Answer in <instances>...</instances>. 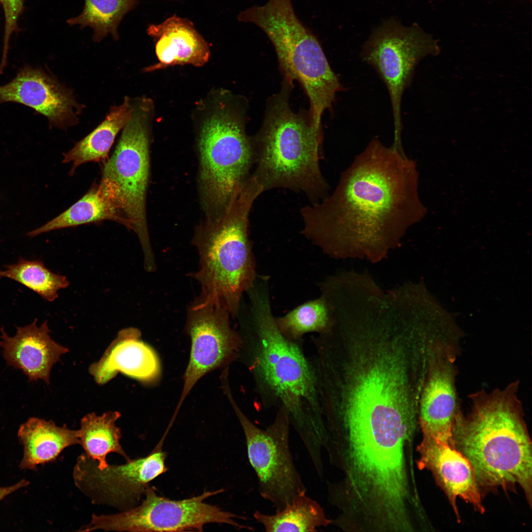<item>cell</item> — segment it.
<instances>
[{"mask_svg": "<svg viewBox=\"0 0 532 532\" xmlns=\"http://www.w3.org/2000/svg\"><path fill=\"white\" fill-rule=\"evenodd\" d=\"M418 179L414 161L373 139L331 196L300 209L301 233L331 257L379 262L426 213Z\"/></svg>", "mask_w": 532, "mask_h": 532, "instance_id": "1", "label": "cell"}, {"mask_svg": "<svg viewBox=\"0 0 532 532\" xmlns=\"http://www.w3.org/2000/svg\"><path fill=\"white\" fill-rule=\"evenodd\" d=\"M269 285L247 292L248 315L242 326L238 358L252 375L263 406L284 408L308 451L321 448L326 428L310 359L299 345L280 331L273 314Z\"/></svg>", "mask_w": 532, "mask_h": 532, "instance_id": "2", "label": "cell"}, {"mask_svg": "<svg viewBox=\"0 0 532 532\" xmlns=\"http://www.w3.org/2000/svg\"><path fill=\"white\" fill-rule=\"evenodd\" d=\"M519 383L490 393L471 394V409L461 412L453 428L451 445L469 462L480 488L523 490L530 506L532 443L518 397Z\"/></svg>", "mask_w": 532, "mask_h": 532, "instance_id": "3", "label": "cell"}, {"mask_svg": "<svg viewBox=\"0 0 532 532\" xmlns=\"http://www.w3.org/2000/svg\"><path fill=\"white\" fill-rule=\"evenodd\" d=\"M264 191L251 175L220 218L205 219L197 227L193 243L200 266L190 276L200 285L201 292L194 303L219 305L233 317L239 315L243 294L257 276L249 218L253 204Z\"/></svg>", "mask_w": 532, "mask_h": 532, "instance_id": "4", "label": "cell"}, {"mask_svg": "<svg viewBox=\"0 0 532 532\" xmlns=\"http://www.w3.org/2000/svg\"><path fill=\"white\" fill-rule=\"evenodd\" d=\"M293 81L284 77L268 99L263 125L252 138L256 168L252 174L264 191L282 188L305 195L312 203L329 196L320 167L322 134L307 114L292 110Z\"/></svg>", "mask_w": 532, "mask_h": 532, "instance_id": "5", "label": "cell"}, {"mask_svg": "<svg viewBox=\"0 0 532 532\" xmlns=\"http://www.w3.org/2000/svg\"><path fill=\"white\" fill-rule=\"evenodd\" d=\"M237 18L265 33L284 77L301 84L309 99L310 117L320 126L322 114L331 109L342 87L317 36L298 17L292 0H267L240 12Z\"/></svg>", "mask_w": 532, "mask_h": 532, "instance_id": "6", "label": "cell"}, {"mask_svg": "<svg viewBox=\"0 0 532 532\" xmlns=\"http://www.w3.org/2000/svg\"><path fill=\"white\" fill-rule=\"evenodd\" d=\"M198 147L201 206L205 219L214 221L250 176L254 163L252 138L245 133L241 115L223 111L205 122Z\"/></svg>", "mask_w": 532, "mask_h": 532, "instance_id": "7", "label": "cell"}, {"mask_svg": "<svg viewBox=\"0 0 532 532\" xmlns=\"http://www.w3.org/2000/svg\"><path fill=\"white\" fill-rule=\"evenodd\" d=\"M146 114L143 106H133L114 152L104 164L100 185L115 207L123 225L136 234L144 262L149 263L155 259L146 216L150 165Z\"/></svg>", "mask_w": 532, "mask_h": 532, "instance_id": "8", "label": "cell"}, {"mask_svg": "<svg viewBox=\"0 0 532 532\" xmlns=\"http://www.w3.org/2000/svg\"><path fill=\"white\" fill-rule=\"evenodd\" d=\"M229 388L227 385L224 389L242 428L259 493L273 504L276 511H280L307 491L290 450L289 413L280 407L273 422L265 429L260 428L237 405Z\"/></svg>", "mask_w": 532, "mask_h": 532, "instance_id": "9", "label": "cell"}, {"mask_svg": "<svg viewBox=\"0 0 532 532\" xmlns=\"http://www.w3.org/2000/svg\"><path fill=\"white\" fill-rule=\"evenodd\" d=\"M222 489L205 491L202 494L183 500H171L158 495L149 485L141 504L113 514H93L90 522L84 526L90 532L97 530L119 532L202 531L209 523L230 525L238 530L253 531L251 527L240 524L237 518L245 519L204 500L222 493Z\"/></svg>", "mask_w": 532, "mask_h": 532, "instance_id": "10", "label": "cell"}, {"mask_svg": "<svg viewBox=\"0 0 532 532\" xmlns=\"http://www.w3.org/2000/svg\"><path fill=\"white\" fill-rule=\"evenodd\" d=\"M434 40L417 26H403L395 21L382 24L364 45L362 59L373 67L388 89L393 111L394 137L392 146H402L401 102L410 85L414 69L427 55L436 51Z\"/></svg>", "mask_w": 532, "mask_h": 532, "instance_id": "11", "label": "cell"}, {"mask_svg": "<svg viewBox=\"0 0 532 532\" xmlns=\"http://www.w3.org/2000/svg\"><path fill=\"white\" fill-rule=\"evenodd\" d=\"M166 432L146 457L130 459L122 465H108L100 469L98 462L83 453L73 470L76 487L92 502L106 505L121 511L136 506L149 483L167 470L166 453L163 451Z\"/></svg>", "mask_w": 532, "mask_h": 532, "instance_id": "12", "label": "cell"}, {"mask_svg": "<svg viewBox=\"0 0 532 532\" xmlns=\"http://www.w3.org/2000/svg\"><path fill=\"white\" fill-rule=\"evenodd\" d=\"M230 313L223 307L192 303L188 308L185 331L190 336V358L183 376V387L172 418L196 383L216 368L228 366L237 359L241 340L233 329Z\"/></svg>", "mask_w": 532, "mask_h": 532, "instance_id": "13", "label": "cell"}, {"mask_svg": "<svg viewBox=\"0 0 532 532\" xmlns=\"http://www.w3.org/2000/svg\"><path fill=\"white\" fill-rule=\"evenodd\" d=\"M455 347L441 343L432 353L420 410L423 435L451 445L453 428L460 412L455 386Z\"/></svg>", "mask_w": 532, "mask_h": 532, "instance_id": "14", "label": "cell"}, {"mask_svg": "<svg viewBox=\"0 0 532 532\" xmlns=\"http://www.w3.org/2000/svg\"><path fill=\"white\" fill-rule=\"evenodd\" d=\"M9 102L29 107L46 117L50 128L62 129L76 124L81 107L71 92L54 78L29 65L0 86V104Z\"/></svg>", "mask_w": 532, "mask_h": 532, "instance_id": "15", "label": "cell"}, {"mask_svg": "<svg viewBox=\"0 0 532 532\" xmlns=\"http://www.w3.org/2000/svg\"><path fill=\"white\" fill-rule=\"evenodd\" d=\"M417 450L419 454V468L432 473L458 517V498L471 504L475 511L481 513L485 512L473 469L461 453L448 443L425 435Z\"/></svg>", "mask_w": 532, "mask_h": 532, "instance_id": "16", "label": "cell"}, {"mask_svg": "<svg viewBox=\"0 0 532 532\" xmlns=\"http://www.w3.org/2000/svg\"><path fill=\"white\" fill-rule=\"evenodd\" d=\"M91 374L99 384H104L118 372L145 384L157 382L161 376L160 359L156 352L141 339L136 328L119 332L102 357L92 364Z\"/></svg>", "mask_w": 532, "mask_h": 532, "instance_id": "17", "label": "cell"}, {"mask_svg": "<svg viewBox=\"0 0 532 532\" xmlns=\"http://www.w3.org/2000/svg\"><path fill=\"white\" fill-rule=\"evenodd\" d=\"M16 328L13 337L0 329V347L7 364L22 370L29 381L42 379L49 384L52 366L68 349L51 338L47 321L39 327L35 319L28 325Z\"/></svg>", "mask_w": 532, "mask_h": 532, "instance_id": "18", "label": "cell"}, {"mask_svg": "<svg viewBox=\"0 0 532 532\" xmlns=\"http://www.w3.org/2000/svg\"><path fill=\"white\" fill-rule=\"evenodd\" d=\"M148 34L157 40L155 51L160 63L146 71L178 64L200 66L207 62V42L190 20L176 15L162 23L150 25Z\"/></svg>", "mask_w": 532, "mask_h": 532, "instance_id": "19", "label": "cell"}, {"mask_svg": "<svg viewBox=\"0 0 532 532\" xmlns=\"http://www.w3.org/2000/svg\"><path fill=\"white\" fill-rule=\"evenodd\" d=\"M18 437L23 447L21 469H34L54 461L66 448L80 444L79 430L57 426L52 421L31 417L20 425Z\"/></svg>", "mask_w": 532, "mask_h": 532, "instance_id": "20", "label": "cell"}, {"mask_svg": "<svg viewBox=\"0 0 532 532\" xmlns=\"http://www.w3.org/2000/svg\"><path fill=\"white\" fill-rule=\"evenodd\" d=\"M133 106L128 97L119 106H112L103 122L90 134L64 154V163H71L70 173L88 162H100L107 158L119 131L130 119Z\"/></svg>", "mask_w": 532, "mask_h": 532, "instance_id": "21", "label": "cell"}, {"mask_svg": "<svg viewBox=\"0 0 532 532\" xmlns=\"http://www.w3.org/2000/svg\"><path fill=\"white\" fill-rule=\"evenodd\" d=\"M253 516L266 532H314L332 523L321 505L306 493L297 496L275 514L256 510Z\"/></svg>", "mask_w": 532, "mask_h": 532, "instance_id": "22", "label": "cell"}, {"mask_svg": "<svg viewBox=\"0 0 532 532\" xmlns=\"http://www.w3.org/2000/svg\"><path fill=\"white\" fill-rule=\"evenodd\" d=\"M104 220L123 225L114 204L99 184L93 186L66 210L40 227L28 232L27 235L33 237L54 230Z\"/></svg>", "mask_w": 532, "mask_h": 532, "instance_id": "23", "label": "cell"}, {"mask_svg": "<svg viewBox=\"0 0 532 532\" xmlns=\"http://www.w3.org/2000/svg\"><path fill=\"white\" fill-rule=\"evenodd\" d=\"M120 416L117 411L107 412L101 416L90 413L81 420L79 444L87 455L98 462L100 469L108 465L106 457L111 452L121 455L126 461L131 459L120 443L121 432L115 423Z\"/></svg>", "mask_w": 532, "mask_h": 532, "instance_id": "24", "label": "cell"}, {"mask_svg": "<svg viewBox=\"0 0 532 532\" xmlns=\"http://www.w3.org/2000/svg\"><path fill=\"white\" fill-rule=\"evenodd\" d=\"M278 327L288 338L300 341L310 332L324 333L332 327L334 321L332 302L321 292L319 298L305 302L284 315L275 317Z\"/></svg>", "mask_w": 532, "mask_h": 532, "instance_id": "25", "label": "cell"}, {"mask_svg": "<svg viewBox=\"0 0 532 532\" xmlns=\"http://www.w3.org/2000/svg\"><path fill=\"white\" fill-rule=\"evenodd\" d=\"M137 3V0H85L82 13L68 19L67 23L71 26L79 25L81 29L92 28L94 41L99 42L109 34L118 40L121 21Z\"/></svg>", "mask_w": 532, "mask_h": 532, "instance_id": "26", "label": "cell"}, {"mask_svg": "<svg viewBox=\"0 0 532 532\" xmlns=\"http://www.w3.org/2000/svg\"><path fill=\"white\" fill-rule=\"evenodd\" d=\"M4 267V270L0 268V279L5 277L17 282L49 301L55 300L58 292L69 284L66 277L50 271L42 261L20 257L16 263Z\"/></svg>", "mask_w": 532, "mask_h": 532, "instance_id": "27", "label": "cell"}, {"mask_svg": "<svg viewBox=\"0 0 532 532\" xmlns=\"http://www.w3.org/2000/svg\"><path fill=\"white\" fill-rule=\"evenodd\" d=\"M3 9L5 18L3 47L0 66L6 64L11 35L19 30L18 20L24 9V0H0Z\"/></svg>", "mask_w": 532, "mask_h": 532, "instance_id": "28", "label": "cell"}, {"mask_svg": "<svg viewBox=\"0 0 532 532\" xmlns=\"http://www.w3.org/2000/svg\"><path fill=\"white\" fill-rule=\"evenodd\" d=\"M29 484V482L28 481L25 479H22L12 486L5 487H0V501L7 495L12 493L19 489L28 486Z\"/></svg>", "mask_w": 532, "mask_h": 532, "instance_id": "29", "label": "cell"}, {"mask_svg": "<svg viewBox=\"0 0 532 532\" xmlns=\"http://www.w3.org/2000/svg\"></svg>", "mask_w": 532, "mask_h": 532, "instance_id": "30", "label": "cell"}]
</instances>
